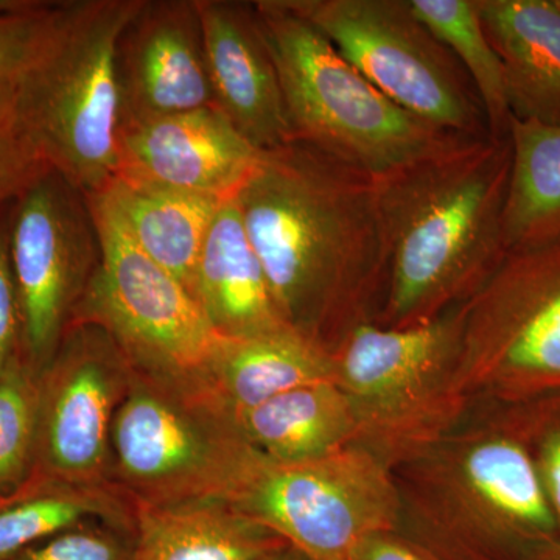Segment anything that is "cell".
Instances as JSON below:
<instances>
[{
	"label": "cell",
	"mask_w": 560,
	"mask_h": 560,
	"mask_svg": "<svg viewBox=\"0 0 560 560\" xmlns=\"http://www.w3.org/2000/svg\"><path fill=\"white\" fill-rule=\"evenodd\" d=\"M331 456V455H330ZM279 464L250 452L223 499L311 560H350L386 514L340 460Z\"/></svg>",
	"instance_id": "obj_10"
},
{
	"label": "cell",
	"mask_w": 560,
	"mask_h": 560,
	"mask_svg": "<svg viewBox=\"0 0 560 560\" xmlns=\"http://www.w3.org/2000/svg\"><path fill=\"white\" fill-rule=\"evenodd\" d=\"M475 305L470 338L497 375L560 386V242L508 253Z\"/></svg>",
	"instance_id": "obj_11"
},
{
	"label": "cell",
	"mask_w": 560,
	"mask_h": 560,
	"mask_svg": "<svg viewBox=\"0 0 560 560\" xmlns=\"http://www.w3.org/2000/svg\"><path fill=\"white\" fill-rule=\"evenodd\" d=\"M264 560H311L305 558L304 555H301L300 551L294 550V548L285 547L282 550L272 552V555L268 556Z\"/></svg>",
	"instance_id": "obj_34"
},
{
	"label": "cell",
	"mask_w": 560,
	"mask_h": 560,
	"mask_svg": "<svg viewBox=\"0 0 560 560\" xmlns=\"http://www.w3.org/2000/svg\"><path fill=\"white\" fill-rule=\"evenodd\" d=\"M10 256L21 355L39 375L101 267V232L88 195L60 173L39 176L11 202Z\"/></svg>",
	"instance_id": "obj_8"
},
{
	"label": "cell",
	"mask_w": 560,
	"mask_h": 560,
	"mask_svg": "<svg viewBox=\"0 0 560 560\" xmlns=\"http://www.w3.org/2000/svg\"><path fill=\"white\" fill-rule=\"evenodd\" d=\"M329 381L308 383L232 415L243 440L272 463L330 456L348 436L352 416L348 399Z\"/></svg>",
	"instance_id": "obj_21"
},
{
	"label": "cell",
	"mask_w": 560,
	"mask_h": 560,
	"mask_svg": "<svg viewBox=\"0 0 560 560\" xmlns=\"http://www.w3.org/2000/svg\"><path fill=\"white\" fill-rule=\"evenodd\" d=\"M119 130L213 105L198 0H140L116 50Z\"/></svg>",
	"instance_id": "obj_12"
},
{
	"label": "cell",
	"mask_w": 560,
	"mask_h": 560,
	"mask_svg": "<svg viewBox=\"0 0 560 560\" xmlns=\"http://www.w3.org/2000/svg\"><path fill=\"white\" fill-rule=\"evenodd\" d=\"M197 298L217 334L246 338L290 327L278 311L235 198L221 202L197 270Z\"/></svg>",
	"instance_id": "obj_16"
},
{
	"label": "cell",
	"mask_w": 560,
	"mask_h": 560,
	"mask_svg": "<svg viewBox=\"0 0 560 560\" xmlns=\"http://www.w3.org/2000/svg\"><path fill=\"white\" fill-rule=\"evenodd\" d=\"M38 0H0V16L35 7Z\"/></svg>",
	"instance_id": "obj_33"
},
{
	"label": "cell",
	"mask_w": 560,
	"mask_h": 560,
	"mask_svg": "<svg viewBox=\"0 0 560 560\" xmlns=\"http://www.w3.org/2000/svg\"><path fill=\"white\" fill-rule=\"evenodd\" d=\"M88 200L101 232L102 260L70 326L102 327L136 371L202 385L223 337L197 298L136 246L105 194Z\"/></svg>",
	"instance_id": "obj_6"
},
{
	"label": "cell",
	"mask_w": 560,
	"mask_h": 560,
	"mask_svg": "<svg viewBox=\"0 0 560 560\" xmlns=\"http://www.w3.org/2000/svg\"><path fill=\"white\" fill-rule=\"evenodd\" d=\"M61 2L38 0L35 7L0 16V80L24 75L54 32Z\"/></svg>",
	"instance_id": "obj_28"
},
{
	"label": "cell",
	"mask_w": 560,
	"mask_h": 560,
	"mask_svg": "<svg viewBox=\"0 0 560 560\" xmlns=\"http://www.w3.org/2000/svg\"><path fill=\"white\" fill-rule=\"evenodd\" d=\"M213 108L264 153L293 140L276 62L254 2L198 0Z\"/></svg>",
	"instance_id": "obj_14"
},
{
	"label": "cell",
	"mask_w": 560,
	"mask_h": 560,
	"mask_svg": "<svg viewBox=\"0 0 560 560\" xmlns=\"http://www.w3.org/2000/svg\"><path fill=\"white\" fill-rule=\"evenodd\" d=\"M49 171L22 119L16 80H0V208Z\"/></svg>",
	"instance_id": "obj_27"
},
{
	"label": "cell",
	"mask_w": 560,
	"mask_h": 560,
	"mask_svg": "<svg viewBox=\"0 0 560 560\" xmlns=\"http://www.w3.org/2000/svg\"><path fill=\"white\" fill-rule=\"evenodd\" d=\"M140 0H66L46 46L16 80L28 135L44 162L86 195L117 172V40Z\"/></svg>",
	"instance_id": "obj_3"
},
{
	"label": "cell",
	"mask_w": 560,
	"mask_h": 560,
	"mask_svg": "<svg viewBox=\"0 0 560 560\" xmlns=\"http://www.w3.org/2000/svg\"><path fill=\"white\" fill-rule=\"evenodd\" d=\"M283 320L319 346L360 326V300L385 279L374 179L308 143L260 153L235 195Z\"/></svg>",
	"instance_id": "obj_1"
},
{
	"label": "cell",
	"mask_w": 560,
	"mask_h": 560,
	"mask_svg": "<svg viewBox=\"0 0 560 560\" xmlns=\"http://www.w3.org/2000/svg\"><path fill=\"white\" fill-rule=\"evenodd\" d=\"M253 448L205 386L132 368L114 416L110 456L132 506L223 499Z\"/></svg>",
	"instance_id": "obj_5"
},
{
	"label": "cell",
	"mask_w": 560,
	"mask_h": 560,
	"mask_svg": "<svg viewBox=\"0 0 560 560\" xmlns=\"http://www.w3.org/2000/svg\"><path fill=\"white\" fill-rule=\"evenodd\" d=\"M285 547L224 500L135 506V560H264Z\"/></svg>",
	"instance_id": "obj_17"
},
{
	"label": "cell",
	"mask_w": 560,
	"mask_h": 560,
	"mask_svg": "<svg viewBox=\"0 0 560 560\" xmlns=\"http://www.w3.org/2000/svg\"><path fill=\"white\" fill-rule=\"evenodd\" d=\"M510 138L459 136L374 179L385 248L382 327L431 320L445 301L481 289L506 256Z\"/></svg>",
	"instance_id": "obj_2"
},
{
	"label": "cell",
	"mask_w": 560,
	"mask_h": 560,
	"mask_svg": "<svg viewBox=\"0 0 560 560\" xmlns=\"http://www.w3.org/2000/svg\"><path fill=\"white\" fill-rule=\"evenodd\" d=\"M455 335L452 320L408 327L360 324L340 345L342 378L364 399H390L423 381L452 348Z\"/></svg>",
	"instance_id": "obj_22"
},
{
	"label": "cell",
	"mask_w": 560,
	"mask_h": 560,
	"mask_svg": "<svg viewBox=\"0 0 560 560\" xmlns=\"http://www.w3.org/2000/svg\"><path fill=\"white\" fill-rule=\"evenodd\" d=\"M131 375L130 361L102 327L69 326L38 377L33 471L70 485L105 488L110 429Z\"/></svg>",
	"instance_id": "obj_9"
},
{
	"label": "cell",
	"mask_w": 560,
	"mask_h": 560,
	"mask_svg": "<svg viewBox=\"0 0 560 560\" xmlns=\"http://www.w3.org/2000/svg\"><path fill=\"white\" fill-rule=\"evenodd\" d=\"M415 16L459 62L485 113L492 138H506L511 110L504 70L482 25L478 0H408Z\"/></svg>",
	"instance_id": "obj_25"
},
{
	"label": "cell",
	"mask_w": 560,
	"mask_h": 560,
	"mask_svg": "<svg viewBox=\"0 0 560 560\" xmlns=\"http://www.w3.org/2000/svg\"><path fill=\"white\" fill-rule=\"evenodd\" d=\"M548 560H560V552L559 555H556L555 558L548 559Z\"/></svg>",
	"instance_id": "obj_35"
},
{
	"label": "cell",
	"mask_w": 560,
	"mask_h": 560,
	"mask_svg": "<svg viewBox=\"0 0 560 560\" xmlns=\"http://www.w3.org/2000/svg\"><path fill=\"white\" fill-rule=\"evenodd\" d=\"M11 205L0 208V375L21 353V318L10 256Z\"/></svg>",
	"instance_id": "obj_30"
},
{
	"label": "cell",
	"mask_w": 560,
	"mask_h": 560,
	"mask_svg": "<svg viewBox=\"0 0 560 560\" xmlns=\"http://www.w3.org/2000/svg\"><path fill=\"white\" fill-rule=\"evenodd\" d=\"M464 474L529 560L560 552V529L536 460L521 440L495 438L467 455Z\"/></svg>",
	"instance_id": "obj_20"
},
{
	"label": "cell",
	"mask_w": 560,
	"mask_h": 560,
	"mask_svg": "<svg viewBox=\"0 0 560 560\" xmlns=\"http://www.w3.org/2000/svg\"><path fill=\"white\" fill-rule=\"evenodd\" d=\"M38 377L21 353L0 375V495L20 488L35 466Z\"/></svg>",
	"instance_id": "obj_26"
},
{
	"label": "cell",
	"mask_w": 560,
	"mask_h": 560,
	"mask_svg": "<svg viewBox=\"0 0 560 560\" xmlns=\"http://www.w3.org/2000/svg\"><path fill=\"white\" fill-rule=\"evenodd\" d=\"M323 348L291 327L246 338H223L206 374V389L232 415L300 386L329 381Z\"/></svg>",
	"instance_id": "obj_18"
},
{
	"label": "cell",
	"mask_w": 560,
	"mask_h": 560,
	"mask_svg": "<svg viewBox=\"0 0 560 560\" xmlns=\"http://www.w3.org/2000/svg\"><path fill=\"white\" fill-rule=\"evenodd\" d=\"M511 172L503 210L508 253L560 242V127L512 117Z\"/></svg>",
	"instance_id": "obj_23"
},
{
	"label": "cell",
	"mask_w": 560,
	"mask_h": 560,
	"mask_svg": "<svg viewBox=\"0 0 560 560\" xmlns=\"http://www.w3.org/2000/svg\"><path fill=\"white\" fill-rule=\"evenodd\" d=\"M504 70L511 119L560 127L558 0H478Z\"/></svg>",
	"instance_id": "obj_15"
},
{
	"label": "cell",
	"mask_w": 560,
	"mask_h": 560,
	"mask_svg": "<svg viewBox=\"0 0 560 560\" xmlns=\"http://www.w3.org/2000/svg\"><path fill=\"white\" fill-rule=\"evenodd\" d=\"M102 194L136 246L197 298L198 261L223 201L120 178Z\"/></svg>",
	"instance_id": "obj_19"
},
{
	"label": "cell",
	"mask_w": 560,
	"mask_h": 560,
	"mask_svg": "<svg viewBox=\"0 0 560 560\" xmlns=\"http://www.w3.org/2000/svg\"><path fill=\"white\" fill-rule=\"evenodd\" d=\"M551 419L555 420L541 423L540 434L536 440V452H529L536 460L545 492L560 529V412Z\"/></svg>",
	"instance_id": "obj_31"
},
{
	"label": "cell",
	"mask_w": 560,
	"mask_h": 560,
	"mask_svg": "<svg viewBox=\"0 0 560 560\" xmlns=\"http://www.w3.org/2000/svg\"><path fill=\"white\" fill-rule=\"evenodd\" d=\"M375 90L412 116L463 136L489 135L459 62L415 16L408 0H282Z\"/></svg>",
	"instance_id": "obj_7"
},
{
	"label": "cell",
	"mask_w": 560,
	"mask_h": 560,
	"mask_svg": "<svg viewBox=\"0 0 560 560\" xmlns=\"http://www.w3.org/2000/svg\"><path fill=\"white\" fill-rule=\"evenodd\" d=\"M350 560H433L418 548L404 541L393 539L383 533L366 537Z\"/></svg>",
	"instance_id": "obj_32"
},
{
	"label": "cell",
	"mask_w": 560,
	"mask_h": 560,
	"mask_svg": "<svg viewBox=\"0 0 560 560\" xmlns=\"http://www.w3.org/2000/svg\"><path fill=\"white\" fill-rule=\"evenodd\" d=\"M10 560H135V537L114 525L83 523L33 545Z\"/></svg>",
	"instance_id": "obj_29"
},
{
	"label": "cell",
	"mask_w": 560,
	"mask_h": 560,
	"mask_svg": "<svg viewBox=\"0 0 560 560\" xmlns=\"http://www.w3.org/2000/svg\"><path fill=\"white\" fill-rule=\"evenodd\" d=\"M94 521L130 522L108 488H91L33 474L0 495V560H10L62 530Z\"/></svg>",
	"instance_id": "obj_24"
},
{
	"label": "cell",
	"mask_w": 560,
	"mask_h": 560,
	"mask_svg": "<svg viewBox=\"0 0 560 560\" xmlns=\"http://www.w3.org/2000/svg\"><path fill=\"white\" fill-rule=\"evenodd\" d=\"M259 156L219 109L205 106L120 128L114 178L226 201Z\"/></svg>",
	"instance_id": "obj_13"
},
{
	"label": "cell",
	"mask_w": 560,
	"mask_h": 560,
	"mask_svg": "<svg viewBox=\"0 0 560 560\" xmlns=\"http://www.w3.org/2000/svg\"><path fill=\"white\" fill-rule=\"evenodd\" d=\"M254 5L278 69L293 140L378 178L463 136L390 102L282 0Z\"/></svg>",
	"instance_id": "obj_4"
}]
</instances>
